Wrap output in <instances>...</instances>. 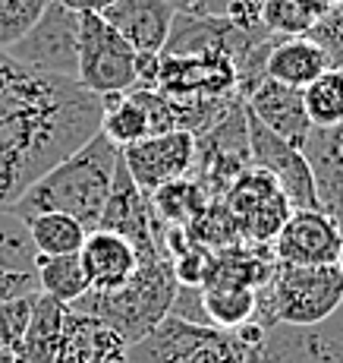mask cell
<instances>
[{"instance_id": "1", "label": "cell", "mask_w": 343, "mask_h": 363, "mask_svg": "<svg viewBox=\"0 0 343 363\" xmlns=\"http://www.w3.org/2000/svg\"><path fill=\"white\" fill-rule=\"evenodd\" d=\"M104 101L79 79L32 69L0 51V212L101 130Z\"/></svg>"}, {"instance_id": "2", "label": "cell", "mask_w": 343, "mask_h": 363, "mask_svg": "<svg viewBox=\"0 0 343 363\" xmlns=\"http://www.w3.org/2000/svg\"><path fill=\"white\" fill-rule=\"evenodd\" d=\"M117 164H120V149L98 130L79 152H73L66 162H60L45 177L35 180L10 212L16 218H32L41 212H63L79 221L86 231H98Z\"/></svg>"}, {"instance_id": "3", "label": "cell", "mask_w": 343, "mask_h": 363, "mask_svg": "<svg viewBox=\"0 0 343 363\" xmlns=\"http://www.w3.org/2000/svg\"><path fill=\"white\" fill-rule=\"evenodd\" d=\"M177 275L164 250L149 256H139V269L123 288L117 291H88L82 300H76L73 310L86 316L101 319L104 325L117 329L126 338V345H136L145 338L161 319L170 313V303L177 297Z\"/></svg>"}, {"instance_id": "4", "label": "cell", "mask_w": 343, "mask_h": 363, "mask_svg": "<svg viewBox=\"0 0 343 363\" xmlns=\"http://www.w3.org/2000/svg\"><path fill=\"white\" fill-rule=\"evenodd\" d=\"M343 306V275L337 265H284L274 262L268 281L255 291V316L262 329L293 325L312 329Z\"/></svg>"}, {"instance_id": "5", "label": "cell", "mask_w": 343, "mask_h": 363, "mask_svg": "<svg viewBox=\"0 0 343 363\" xmlns=\"http://www.w3.org/2000/svg\"><path fill=\"white\" fill-rule=\"evenodd\" d=\"M262 338L264 329L258 323L218 329L167 313L145 338L129 345L126 363H255Z\"/></svg>"}, {"instance_id": "6", "label": "cell", "mask_w": 343, "mask_h": 363, "mask_svg": "<svg viewBox=\"0 0 343 363\" xmlns=\"http://www.w3.org/2000/svg\"><path fill=\"white\" fill-rule=\"evenodd\" d=\"M76 79L98 99L136 89V51L104 16H82Z\"/></svg>"}, {"instance_id": "7", "label": "cell", "mask_w": 343, "mask_h": 363, "mask_svg": "<svg viewBox=\"0 0 343 363\" xmlns=\"http://www.w3.org/2000/svg\"><path fill=\"white\" fill-rule=\"evenodd\" d=\"M227 212L236 231L255 247H271V240L290 218L293 206L286 202L277 180L262 167H246L227 190Z\"/></svg>"}, {"instance_id": "8", "label": "cell", "mask_w": 343, "mask_h": 363, "mask_svg": "<svg viewBox=\"0 0 343 363\" xmlns=\"http://www.w3.org/2000/svg\"><path fill=\"white\" fill-rule=\"evenodd\" d=\"M79 26L82 16L51 0L45 16L35 23V29L23 41H16L6 54L19 64L41 69V73L76 79V73H79Z\"/></svg>"}, {"instance_id": "9", "label": "cell", "mask_w": 343, "mask_h": 363, "mask_svg": "<svg viewBox=\"0 0 343 363\" xmlns=\"http://www.w3.org/2000/svg\"><path fill=\"white\" fill-rule=\"evenodd\" d=\"M246 127H249V152L252 164L268 171L284 190L286 202L293 208H318V190H315V174L306 162L303 149H293L281 136H274L268 127L255 121L246 111Z\"/></svg>"}, {"instance_id": "10", "label": "cell", "mask_w": 343, "mask_h": 363, "mask_svg": "<svg viewBox=\"0 0 343 363\" xmlns=\"http://www.w3.org/2000/svg\"><path fill=\"white\" fill-rule=\"evenodd\" d=\"M123 164L129 167L139 190L149 196L161 186L186 180L192 174L195 136L186 130H170L142 139V143H132L129 149H123Z\"/></svg>"}, {"instance_id": "11", "label": "cell", "mask_w": 343, "mask_h": 363, "mask_svg": "<svg viewBox=\"0 0 343 363\" xmlns=\"http://www.w3.org/2000/svg\"><path fill=\"white\" fill-rule=\"evenodd\" d=\"M343 228L321 208H293L271 240V256L284 265H337Z\"/></svg>"}, {"instance_id": "12", "label": "cell", "mask_w": 343, "mask_h": 363, "mask_svg": "<svg viewBox=\"0 0 343 363\" xmlns=\"http://www.w3.org/2000/svg\"><path fill=\"white\" fill-rule=\"evenodd\" d=\"M255 363H343V306L327 323L312 329H264Z\"/></svg>"}, {"instance_id": "13", "label": "cell", "mask_w": 343, "mask_h": 363, "mask_svg": "<svg viewBox=\"0 0 343 363\" xmlns=\"http://www.w3.org/2000/svg\"><path fill=\"white\" fill-rule=\"evenodd\" d=\"M98 228L126 237V240L136 247L139 256H149V253H158L161 250L155 228H151V202L139 190L136 180H132L129 167L123 164V152H120V164H117V171H114V184H110V193H107V202H104Z\"/></svg>"}, {"instance_id": "14", "label": "cell", "mask_w": 343, "mask_h": 363, "mask_svg": "<svg viewBox=\"0 0 343 363\" xmlns=\"http://www.w3.org/2000/svg\"><path fill=\"white\" fill-rule=\"evenodd\" d=\"M136 54H161L170 38L177 6L170 0H114L101 13Z\"/></svg>"}, {"instance_id": "15", "label": "cell", "mask_w": 343, "mask_h": 363, "mask_svg": "<svg viewBox=\"0 0 343 363\" xmlns=\"http://www.w3.org/2000/svg\"><path fill=\"white\" fill-rule=\"evenodd\" d=\"M246 111L262 127H268L274 136L290 143L293 149H303L309 143L312 123L306 117L303 89L281 86L274 79H262L246 99Z\"/></svg>"}, {"instance_id": "16", "label": "cell", "mask_w": 343, "mask_h": 363, "mask_svg": "<svg viewBox=\"0 0 343 363\" xmlns=\"http://www.w3.org/2000/svg\"><path fill=\"white\" fill-rule=\"evenodd\" d=\"M126 338L101 319L69 306L54 363H126Z\"/></svg>"}, {"instance_id": "17", "label": "cell", "mask_w": 343, "mask_h": 363, "mask_svg": "<svg viewBox=\"0 0 343 363\" xmlns=\"http://www.w3.org/2000/svg\"><path fill=\"white\" fill-rule=\"evenodd\" d=\"M79 262L86 269L88 291H117L136 275L139 269V253L126 237L114 231H88L86 243L79 250Z\"/></svg>"}, {"instance_id": "18", "label": "cell", "mask_w": 343, "mask_h": 363, "mask_svg": "<svg viewBox=\"0 0 343 363\" xmlns=\"http://www.w3.org/2000/svg\"><path fill=\"white\" fill-rule=\"evenodd\" d=\"M325 69H331V64L309 35H277L264 60V79H274L290 89H306Z\"/></svg>"}, {"instance_id": "19", "label": "cell", "mask_w": 343, "mask_h": 363, "mask_svg": "<svg viewBox=\"0 0 343 363\" xmlns=\"http://www.w3.org/2000/svg\"><path fill=\"white\" fill-rule=\"evenodd\" d=\"M66 313H69L66 303H60V300H54L47 294H38L32 319H29V329H25L19 347L13 351L16 363H54Z\"/></svg>"}, {"instance_id": "20", "label": "cell", "mask_w": 343, "mask_h": 363, "mask_svg": "<svg viewBox=\"0 0 343 363\" xmlns=\"http://www.w3.org/2000/svg\"><path fill=\"white\" fill-rule=\"evenodd\" d=\"M23 221H25V231H29V240L38 256H73V253H79L88 237V231L79 221L63 212H41Z\"/></svg>"}, {"instance_id": "21", "label": "cell", "mask_w": 343, "mask_h": 363, "mask_svg": "<svg viewBox=\"0 0 343 363\" xmlns=\"http://www.w3.org/2000/svg\"><path fill=\"white\" fill-rule=\"evenodd\" d=\"M35 269H38V288L41 294L60 300V303L73 306L76 300L88 294V278L79 262V253L73 256H35Z\"/></svg>"}, {"instance_id": "22", "label": "cell", "mask_w": 343, "mask_h": 363, "mask_svg": "<svg viewBox=\"0 0 343 363\" xmlns=\"http://www.w3.org/2000/svg\"><path fill=\"white\" fill-rule=\"evenodd\" d=\"M202 306H205L211 325L218 329H240L255 316V288H236V284H205Z\"/></svg>"}, {"instance_id": "23", "label": "cell", "mask_w": 343, "mask_h": 363, "mask_svg": "<svg viewBox=\"0 0 343 363\" xmlns=\"http://www.w3.org/2000/svg\"><path fill=\"white\" fill-rule=\"evenodd\" d=\"M104 101V117H101V136H107L117 149H129L132 143H142L151 136L149 117L136 104L129 92L126 95H107Z\"/></svg>"}, {"instance_id": "24", "label": "cell", "mask_w": 343, "mask_h": 363, "mask_svg": "<svg viewBox=\"0 0 343 363\" xmlns=\"http://www.w3.org/2000/svg\"><path fill=\"white\" fill-rule=\"evenodd\" d=\"M306 117L312 130L343 127V69H325L315 82L303 89Z\"/></svg>"}, {"instance_id": "25", "label": "cell", "mask_w": 343, "mask_h": 363, "mask_svg": "<svg viewBox=\"0 0 343 363\" xmlns=\"http://www.w3.org/2000/svg\"><path fill=\"white\" fill-rule=\"evenodd\" d=\"M51 0H0V51H10L16 41L35 29Z\"/></svg>"}, {"instance_id": "26", "label": "cell", "mask_w": 343, "mask_h": 363, "mask_svg": "<svg viewBox=\"0 0 343 363\" xmlns=\"http://www.w3.org/2000/svg\"><path fill=\"white\" fill-rule=\"evenodd\" d=\"M262 23L271 35H306L312 29V19L296 0H262Z\"/></svg>"}, {"instance_id": "27", "label": "cell", "mask_w": 343, "mask_h": 363, "mask_svg": "<svg viewBox=\"0 0 343 363\" xmlns=\"http://www.w3.org/2000/svg\"><path fill=\"white\" fill-rule=\"evenodd\" d=\"M306 35L325 51L331 69H343V4L334 6L327 16H321Z\"/></svg>"}, {"instance_id": "28", "label": "cell", "mask_w": 343, "mask_h": 363, "mask_svg": "<svg viewBox=\"0 0 343 363\" xmlns=\"http://www.w3.org/2000/svg\"><path fill=\"white\" fill-rule=\"evenodd\" d=\"M35 300H38V294L0 303V347H6V351H16V347H19L25 329H29Z\"/></svg>"}, {"instance_id": "29", "label": "cell", "mask_w": 343, "mask_h": 363, "mask_svg": "<svg viewBox=\"0 0 343 363\" xmlns=\"http://www.w3.org/2000/svg\"><path fill=\"white\" fill-rule=\"evenodd\" d=\"M177 13H189V16H223L233 0H170Z\"/></svg>"}, {"instance_id": "30", "label": "cell", "mask_w": 343, "mask_h": 363, "mask_svg": "<svg viewBox=\"0 0 343 363\" xmlns=\"http://www.w3.org/2000/svg\"><path fill=\"white\" fill-rule=\"evenodd\" d=\"M54 4L66 6V10H73L76 16H101L104 10H107L114 0H54Z\"/></svg>"}, {"instance_id": "31", "label": "cell", "mask_w": 343, "mask_h": 363, "mask_svg": "<svg viewBox=\"0 0 343 363\" xmlns=\"http://www.w3.org/2000/svg\"><path fill=\"white\" fill-rule=\"evenodd\" d=\"M296 6L312 19V26H315L321 16H327V13L337 6V0H296Z\"/></svg>"}, {"instance_id": "32", "label": "cell", "mask_w": 343, "mask_h": 363, "mask_svg": "<svg viewBox=\"0 0 343 363\" xmlns=\"http://www.w3.org/2000/svg\"><path fill=\"white\" fill-rule=\"evenodd\" d=\"M0 363H16V357H13V351H6V347H0Z\"/></svg>"}, {"instance_id": "33", "label": "cell", "mask_w": 343, "mask_h": 363, "mask_svg": "<svg viewBox=\"0 0 343 363\" xmlns=\"http://www.w3.org/2000/svg\"><path fill=\"white\" fill-rule=\"evenodd\" d=\"M337 269H340V275H343V243H340V253H337Z\"/></svg>"}, {"instance_id": "34", "label": "cell", "mask_w": 343, "mask_h": 363, "mask_svg": "<svg viewBox=\"0 0 343 363\" xmlns=\"http://www.w3.org/2000/svg\"><path fill=\"white\" fill-rule=\"evenodd\" d=\"M337 4H343V0H337Z\"/></svg>"}]
</instances>
